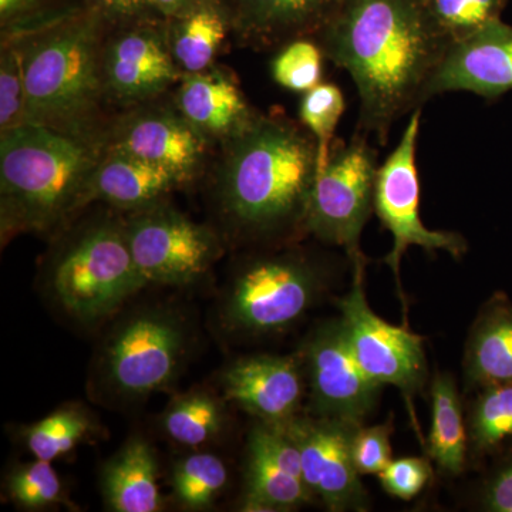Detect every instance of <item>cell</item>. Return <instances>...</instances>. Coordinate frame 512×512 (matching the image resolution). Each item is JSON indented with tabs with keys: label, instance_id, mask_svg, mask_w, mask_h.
<instances>
[{
	"label": "cell",
	"instance_id": "8992f818",
	"mask_svg": "<svg viewBox=\"0 0 512 512\" xmlns=\"http://www.w3.org/2000/svg\"><path fill=\"white\" fill-rule=\"evenodd\" d=\"M259 249L235 269L220 301L218 325L231 339L291 329L328 288V264L295 242Z\"/></svg>",
	"mask_w": 512,
	"mask_h": 512
},
{
	"label": "cell",
	"instance_id": "277c9868",
	"mask_svg": "<svg viewBox=\"0 0 512 512\" xmlns=\"http://www.w3.org/2000/svg\"><path fill=\"white\" fill-rule=\"evenodd\" d=\"M103 150L37 124L0 133V234H55L92 205Z\"/></svg>",
	"mask_w": 512,
	"mask_h": 512
},
{
	"label": "cell",
	"instance_id": "5b68a950",
	"mask_svg": "<svg viewBox=\"0 0 512 512\" xmlns=\"http://www.w3.org/2000/svg\"><path fill=\"white\" fill-rule=\"evenodd\" d=\"M74 221L57 232L43 266V291L67 318L89 326L147 285L128 248L120 211Z\"/></svg>",
	"mask_w": 512,
	"mask_h": 512
},
{
	"label": "cell",
	"instance_id": "f35d334b",
	"mask_svg": "<svg viewBox=\"0 0 512 512\" xmlns=\"http://www.w3.org/2000/svg\"><path fill=\"white\" fill-rule=\"evenodd\" d=\"M87 8L96 10L113 26L131 25L144 20L160 19L153 0H82Z\"/></svg>",
	"mask_w": 512,
	"mask_h": 512
},
{
	"label": "cell",
	"instance_id": "7402d4cb",
	"mask_svg": "<svg viewBox=\"0 0 512 512\" xmlns=\"http://www.w3.org/2000/svg\"><path fill=\"white\" fill-rule=\"evenodd\" d=\"M468 390L512 384V302L494 293L471 325L463 357Z\"/></svg>",
	"mask_w": 512,
	"mask_h": 512
},
{
	"label": "cell",
	"instance_id": "44dd1931",
	"mask_svg": "<svg viewBox=\"0 0 512 512\" xmlns=\"http://www.w3.org/2000/svg\"><path fill=\"white\" fill-rule=\"evenodd\" d=\"M187 183L170 168L121 153H104L92 181V204L128 212L168 198Z\"/></svg>",
	"mask_w": 512,
	"mask_h": 512
},
{
	"label": "cell",
	"instance_id": "4dcf8cb0",
	"mask_svg": "<svg viewBox=\"0 0 512 512\" xmlns=\"http://www.w3.org/2000/svg\"><path fill=\"white\" fill-rule=\"evenodd\" d=\"M345 109V97L336 84L319 83L303 93L299 103V121L318 144L319 171L328 163L330 150L335 143L333 137Z\"/></svg>",
	"mask_w": 512,
	"mask_h": 512
},
{
	"label": "cell",
	"instance_id": "603a6c76",
	"mask_svg": "<svg viewBox=\"0 0 512 512\" xmlns=\"http://www.w3.org/2000/svg\"><path fill=\"white\" fill-rule=\"evenodd\" d=\"M153 446L133 437L107 460L100 474L104 505L113 512H157L163 508Z\"/></svg>",
	"mask_w": 512,
	"mask_h": 512
},
{
	"label": "cell",
	"instance_id": "30bf717a",
	"mask_svg": "<svg viewBox=\"0 0 512 512\" xmlns=\"http://www.w3.org/2000/svg\"><path fill=\"white\" fill-rule=\"evenodd\" d=\"M421 109L410 114L399 144L382 165H379L375 187V212L380 222L392 234L393 248L383 258L400 285V264L410 247L423 248L433 254L444 251L460 259L467 254L466 238L458 232L434 231L424 227L420 218V181L416 153L419 143Z\"/></svg>",
	"mask_w": 512,
	"mask_h": 512
},
{
	"label": "cell",
	"instance_id": "ba28073f",
	"mask_svg": "<svg viewBox=\"0 0 512 512\" xmlns=\"http://www.w3.org/2000/svg\"><path fill=\"white\" fill-rule=\"evenodd\" d=\"M377 170L376 148L369 137L355 131L349 143H333L309 202L306 234L323 244L345 249L352 269L366 266L360 239L375 211Z\"/></svg>",
	"mask_w": 512,
	"mask_h": 512
},
{
	"label": "cell",
	"instance_id": "f546056e",
	"mask_svg": "<svg viewBox=\"0 0 512 512\" xmlns=\"http://www.w3.org/2000/svg\"><path fill=\"white\" fill-rule=\"evenodd\" d=\"M6 493L16 507L28 511L47 510L67 503L63 481L52 463L37 458L9 471Z\"/></svg>",
	"mask_w": 512,
	"mask_h": 512
},
{
	"label": "cell",
	"instance_id": "9c48e42d",
	"mask_svg": "<svg viewBox=\"0 0 512 512\" xmlns=\"http://www.w3.org/2000/svg\"><path fill=\"white\" fill-rule=\"evenodd\" d=\"M121 218L134 264L147 286L197 284L224 252L217 229L192 221L167 198L121 212Z\"/></svg>",
	"mask_w": 512,
	"mask_h": 512
},
{
	"label": "cell",
	"instance_id": "9a60e30c",
	"mask_svg": "<svg viewBox=\"0 0 512 512\" xmlns=\"http://www.w3.org/2000/svg\"><path fill=\"white\" fill-rule=\"evenodd\" d=\"M282 426L298 448L303 478L315 500L332 512L369 508L353 461V437L359 424L301 413Z\"/></svg>",
	"mask_w": 512,
	"mask_h": 512
},
{
	"label": "cell",
	"instance_id": "d6986e66",
	"mask_svg": "<svg viewBox=\"0 0 512 512\" xmlns=\"http://www.w3.org/2000/svg\"><path fill=\"white\" fill-rule=\"evenodd\" d=\"M231 36L255 52H276L286 43L313 37L342 0H222Z\"/></svg>",
	"mask_w": 512,
	"mask_h": 512
},
{
	"label": "cell",
	"instance_id": "484cf974",
	"mask_svg": "<svg viewBox=\"0 0 512 512\" xmlns=\"http://www.w3.org/2000/svg\"><path fill=\"white\" fill-rule=\"evenodd\" d=\"M227 400L204 389L174 397L161 416V429L178 446L201 448L214 443L227 424Z\"/></svg>",
	"mask_w": 512,
	"mask_h": 512
},
{
	"label": "cell",
	"instance_id": "6da1fadb",
	"mask_svg": "<svg viewBox=\"0 0 512 512\" xmlns=\"http://www.w3.org/2000/svg\"><path fill=\"white\" fill-rule=\"evenodd\" d=\"M326 60L346 70L359 96L356 131L389 143L392 127L423 109L451 40L424 0H342L313 36Z\"/></svg>",
	"mask_w": 512,
	"mask_h": 512
},
{
	"label": "cell",
	"instance_id": "e575fe53",
	"mask_svg": "<svg viewBox=\"0 0 512 512\" xmlns=\"http://www.w3.org/2000/svg\"><path fill=\"white\" fill-rule=\"evenodd\" d=\"M83 5L82 0H0V32L16 35Z\"/></svg>",
	"mask_w": 512,
	"mask_h": 512
},
{
	"label": "cell",
	"instance_id": "4fadbf2b",
	"mask_svg": "<svg viewBox=\"0 0 512 512\" xmlns=\"http://www.w3.org/2000/svg\"><path fill=\"white\" fill-rule=\"evenodd\" d=\"M309 396V414L363 426L383 386L357 362L342 318L320 323L299 350Z\"/></svg>",
	"mask_w": 512,
	"mask_h": 512
},
{
	"label": "cell",
	"instance_id": "1f68e13d",
	"mask_svg": "<svg viewBox=\"0 0 512 512\" xmlns=\"http://www.w3.org/2000/svg\"><path fill=\"white\" fill-rule=\"evenodd\" d=\"M322 49L313 37H303L276 50L271 63L272 77L279 86L306 93L322 79Z\"/></svg>",
	"mask_w": 512,
	"mask_h": 512
},
{
	"label": "cell",
	"instance_id": "2e32d148",
	"mask_svg": "<svg viewBox=\"0 0 512 512\" xmlns=\"http://www.w3.org/2000/svg\"><path fill=\"white\" fill-rule=\"evenodd\" d=\"M221 392L262 423L282 426L302 413L308 394L298 355H252L229 363L221 373Z\"/></svg>",
	"mask_w": 512,
	"mask_h": 512
},
{
	"label": "cell",
	"instance_id": "d6a6232c",
	"mask_svg": "<svg viewBox=\"0 0 512 512\" xmlns=\"http://www.w3.org/2000/svg\"><path fill=\"white\" fill-rule=\"evenodd\" d=\"M508 0H424L427 10L444 35L466 39L488 23L501 19Z\"/></svg>",
	"mask_w": 512,
	"mask_h": 512
},
{
	"label": "cell",
	"instance_id": "3957f363",
	"mask_svg": "<svg viewBox=\"0 0 512 512\" xmlns=\"http://www.w3.org/2000/svg\"><path fill=\"white\" fill-rule=\"evenodd\" d=\"M109 29L99 12L83 5L2 37L15 43L22 59L25 123L101 147L113 117L103 79V46Z\"/></svg>",
	"mask_w": 512,
	"mask_h": 512
},
{
	"label": "cell",
	"instance_id": "d4e9b609",
	"mask_svg": "<svg viewBox=\"0 0 512 512\" xmlns=\"http://www.w3.org/2000/svg\"><path fill=\"white\" fill-rule=\"evenodd\" d=\"M430 397L429 456L441 473L460 476L466 470L470 456L466 417L454 377L437 373L431 383Z\"/></svg>",
	"mask_w": 512,
	"mask_h": 512
},
{
	"label": "cell",
	"instance_id": "83f0119b",
	"mask_svg": "<svg viewBox=\"0 0 512 512\" xmlns=\"http://www.w3.org/2000/svg\"><path fill=\"white\" fill-rule=\"evenodd\" d=\"M94 430L96 423L87 407L70 403L25 427L22 439L33 457L53 463L76 450Z\"/></svg>",
	"mask_w": 512,
	"mask_h": 512
},
{
	"label": "cell",
	"instance_id": "7a4b0ae2",
	"mask_svg": "<svg viewBox=\"0 0 512 512\" xmlns=\"http://www.w3.org/2000/svg\"><path fill=\"white\" fill-rule=\"evenodd\" d=\"M218 147L210 200L224 244L276 247L308 235L319 154L301 121L279 110L258 113Z\"/></svg>",
	"mask_w": 512,
	"mask_h": 512
},
{
	"label": "cell",
	"instance_id": "5bb4252c",
	"mask_svg": "<svg viewBox=\"0 0 512 512\" xmlns=\"http://www.w3.org/2000/svg\"><path fill=\"white\" fill-rule=\"evenodd\" d=\"M183 74L168 46L167 19L110 26L103 46L110 107L124 110L160 99Z\"/></svg>",
	"mask_w": 512,
	"mask_h": 512
},
{
	"label": "cell",
	"instance_id": "74e56055",
	"mask_svg": "<svg viewBox=\"0 0 512 512\" xmlns=\"http://www.w3.org/2000/svg\"><path fill=\"white\" fill-rule=\"evenodd\" d=\"M430 477V460L424 457L396 458L379 474L384 491L402 500H412L419 495Z\"/></svg>",
	"mask_w": 512,
	"mask_h": 512
},
{
	"label": "cell",
	"instance_id": "d590c367",
	"mask_svg": "<svg viewBox=\"0 0 512 512\" xmlns=\"http://www.w3.org/2000/svg\"><path fill=\"white\" fill-rule=\"evenodd\" d=\"M392 423L360 426L353 437V461L360 476H379L392 461Z\"/></svg>",
	"mask_w": 512,
	"mask_h": 512
},
{
	"label": "cell",
	"instance_id": "8d00e7d4",
	"mask_svg": "<svg viewBox=\"0 0 512 512\" xmlns=\"http://www.w3.org/2000/svg\"><path fill=\"white\" fill-rule=\"evenodd\" d=\"M491 460L478 487L477 505L487 512H512V444Z\"/></svg>",
	"mask_w": 512,
	"mask_h": 512
},
{
	"label": "cell",
	"instance_id": "ffe728a7",
	"mask_svg": "<svg viewBox=\"0 0 512 512\" xmlns=\"http://www.w3.org/2000/svg\"><path fill=\"white\" fill-rule=\"evenodd\" d=\"M173 100L185 119L212 146L237 136L259 113L249 104L234 73L224 67L184 73Z\"/></svg>",
	"mask_w": 512,
	"mask_h": 512
},
{
	"label": "cell",
	"instance_id": "ac0fdd59",
	"mask_svg": "<svg viewBox=\"0 0 512 512\" xmlns=\"http://www.w3.org/2000/svg\"><path fill=\"white\" fill-rule=\"evenodd\" d=\"M512 90V26L498 19L448 47L426 92V101L448 92H470L494 101Z\"/></svg>",
	"mask_w": 512,
	"mask_h": 512
},
{
	"label": "cell",
	"instance_id": "8fae6325",
	"mask_svg": "<svg viewBox=\"0 0 512 512\" xmlns=\"http://www.w3.org/2000/svg\"><path fill=\"white\" fill-rule=\"evenodd\" d=\"M352 271V286L338 306L353 353L370 379L380 386L397 387L410 402L429 375L423 339L377 316L367 303L366 266Z\"/></svg>",
	"mask_w": 512,
	"mask_h": 512
},
{
	"label": "cell",
	"instance_id": "e0dca14e",
	"mask_svg": "<svg viewBox=\"0 0 512 512\" xmlns=\"http://www.w3.org/2000/svg\"><path fill=\"white\" fill-rule=\"evenodd\" d=\"M312 500L298 448L284 426L258 421L245 451L241 510L286 512Z\"/></svg>",
	"mask_w": 512,
	"mask_h": 512
},
{
	"label": "cell",
	"instance_id": "f1b7e54d",
	"mask_svg": "<svg viewBox=\"0 0 512 512\" xmlns=\"http://www.w3.org/2000/svg\"><path fill=\"white\" fill-rule=\"evenodd\" d=\"M228 480L222 458L195 451L175 463L171 473L173 498L187 511L210 510L228 487Z\"/></svg>",
	"mask_w": 512,
	"mask_h": 512
},
{
	"label": "cell",
	"instance_id": "ab89813d",
	"mask_svg": "<svg viewBox=\"0 0 512 512\" xmlns=\"http://www.w3.org/2000/svg\"><path fill=\"white\" fill-rule=\"evenodd\" d=\"M157 12L164 19L177 18L185 15L191 10L201 8V6L212 5V3H222V0H153Z\"/></svg>",
	"mask_w": 512,
	"mask_h": 512
},
{
	"label": "cell",
	"instance_id": "52a82bcc",
	"mask_svg": "<svg viewBox=\"0 0 512 512\" xmlns=\"http://www.w3.org/2000/svg\"><path fill=\"white\" fill-rule=\"evenodd\" d=\"M190 346L180 313L163 306L128 313L110 330L96 359L97 393L114 403H136L173 386Z\"/></svg>",
	"mask_w": 512,
	"mask_h": 512
},
{
	"label": "cell",
	"instance_id": "7c38bea8",
	"mask_svg": "<svg viewBox=\"0 0 512 512\" xmlns=\"http://www.w3.org/2000/svg\"><path fill=\"white\" fill-rule=\"evenodd\" d=\"M212 147L173 99L161 97L114 114L101 140L104 153L127 154L163 165L188 185L207 170Z\"/></svg>",
	"mask_w": 512,
	"mask_h": 512
},
{
	"label": "cell",
	"instance_id": "4316f807",
	"mask_svg": "<svg viewBox=\"0 0 512 512\" xmlns=\"http://www.w3.org/2000/svg\"><path fill=\"white\" fill-rule=\"evenodd\" d=\"M474 393L466 416L468 456L484 461L512 444V384L487 386Z\"/></svg>",
	"mask_w": 512,
	"mask_h": 512
},
{
	"label": "cell",
	"instance_id": "836d02e7",
	"mask_svg": "<svg viewBox=\"0 0 512 512\" xmlns=\"http://www.w3.org/2000/svg\"><path fill=\"white\" fill-rule=\"evenodd\" d=\"M25 76L15 43L0 45V133L25 123Z\"/></svg>",
	"mask_w": 512,
	"mask_h": 512
},
{
	"label": "cell",
	"instance_id": "cb8c5ba5",
	"mask_svg": "<svg viewBox=\"0 0 512 512\" xmlns=\"http://www.w3.org/2000/svg\"><path fill=\"white\" fill-rule=\"evenodd\" d=\"M231 35L224 3H212L167 19V39L183 73H200L215 66L222 43Z\"/></svg>",
	"mask_w": 512,
	"mask_h": 512
}]
</instances>
